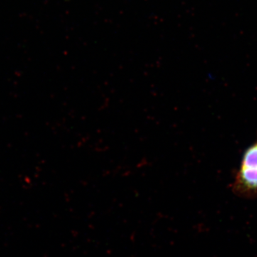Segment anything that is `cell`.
<instances>
[{"instance_id": "obj_1", "label": "cell", "mask_w": 257, "mask_h": 257, "mask_svg": "<svg viewBox=\"0 0 257 257\" xmlns=\"http://www.w3.org/2000/svg\"><path fill=\"white\" fill-rule=\"evenodd\" d=\"M230 188L237 197L246 199H256L257 166L239 167L234 172V180Z\"/></svg>"}]
</instances>
